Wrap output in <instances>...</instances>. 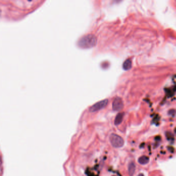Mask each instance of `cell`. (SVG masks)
Instances as JSON below:
<instances>
[{"label":"cell","instance_id":"obj_1","mask_svg":"<svg viewBox=\"0 0 176 176\" xmlns=\"http://www.w3.org/2000/svg\"><path fill=\"white\" fill-rule=\"evenodd\" d=\"M97 39L96 36L93 34H88L83 36L78 41L77 45L83 49H88L96 45Z\"/></svg>","mask_w":176,"mask_h":176},{"label":"cell","instance_id":"obj_2","mask_svg":"<svg viewBox=\"0 0 176 176\" xmlns=\"http://www.w3.org/2000/svg\"><path fill=\"white\" fill-rule=\"evenodd\" d=\"M110 142L112 146L115 148H120L124 146V140L121 136L115 133L111 134L110 136Z\"/></svg>","mask_w":176,"mask_h":176},{"label":"cell","instance_id":"obj_3","mask_svg":"<svg viewBox=\"0 0 176 176\" xmlns=\"http://www.w3.org/2000/svg\"><path fill=\"white\" fill-rule=\"evenodd\" d=\"M108 103V99H104L101 100V101L95 103L94 104L92 105L89 109V111L90 112L93 113L96 112L101 110V109L104 108L107 106Z\"/></svg>","mask_w":176,"mask_h":176},{"label":"cell","instance_id":"obj_4","mask_svg":"<svg viewBox=\"0 0 176 176\" xmlns=\"http://www.w3.org/2000/svg\"><path fill=\"white\" fill-rule=\"evenodd\" d=\"M124 107V102L120 97H116L114 100L112 104V108L114 111L119 112L121 111Z\"/></svg>","mask_w":176,"mask_h":176},{"label":"cell","instance_id":"obj_5","mask_svg":"<svg viewBox=\"0 0 176 176\" xmlns=\"http://www.w3.org/2000/svg\"><path fill=\"white\" fill-rule=\"evenodd\" d=\"M124 116V113H119L117 114L114 120V124L116 125H118L122 122Z\"/></svg>","mask_w":176,"mask_h":176},{"label":"cell","instance_id":"obj_6","mask_svg":"<svg viewBox=\"0 0 176 176\" xmlns=\"http://www.w3.org/2000/svg\"><path fill=\"white\" fill-rule=\"evenodd\" d=\"M138 163L141 165H146L149 162V159L148 156L143 155L141 156V157L138 159Z\"/></svg>","mask_w":176,"mask_h":176},{"label":"cell","instance_id":"obj_7","mask_svg":"<svg viewBox=\"0 0 176 176\" xmlns=\"http://www.w3.org/2000/svg\"><path fill=\"white\" fill-rule=\"evenodd\" d=\"M135 171V165L133 162H131L129 163L128 166V172L130 176H132L134 174Z\"/></svg>","mask_w":176,"mask_h":176},{"label":"cell","instance_id":"obj_8","mask_svg":"<svg viewBox=\"0 0 176 176\" xmlns=\"http://www.w3.org/2000/svg\"><path fill=\"white\" fill-rule=\"evenodd\" d=\"M132 67V61L130 60H125L123 64V68L125 70H129Z\"/></svg>","mask_w":176,"mask_h":176}]
</instances>
